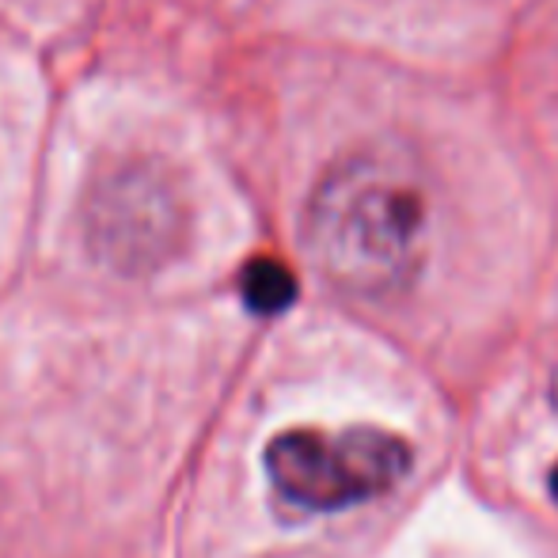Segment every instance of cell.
Instances as JSON below:
<instances>
[{
  "label": "cell",
  "instance_id": "4",
  "mask_svg": "<svg viewBox=\"0 0 558 558\" xmlns=\"http://www.w3.org/2000/svg\"><path fill=\"white\" fill-rule=\"evenodd\" d=\"M532 411H536V445L529 448L524 494L539 506V517L558 529V365L544 376Z\"/></svg>",
  "mask_w": 558,
  "mask_h": 558
},
{
  "label": "cell",
  "instance_id": "5",
  "mask_svg": "<svg viewBox=\"0 0 558 558\" xmlns=\"http://www.w3.org/2000/svg\"><path fill=\"white\" fill-rule=\"evenodd\" d=\"M247 301L255 304L258 312H278V308H286L289 301H293V278H289L281 266H274V263H258L255 270L247 274Z\"/></svg>",
  "mask_w": 558,
  "mask_h": 558
},
{
  "label": "cell",
  "instance_id": "3",
  "mask_svg": "<svg viewBox=\"0 0 558 558\" xmlns=\"http://www.w3.org/2000/svg\"><path fill=\"white\" fill-rule=\"evenodd\" d=\"M171 191L156 179L153 168H122L118 175L96 186V206H92V243L118 266L153 263L160 247L171 243Z\"/></svg>",
  "mask_w": 558,
  "mask_h": 558
},
{
  "label": "cell",
  "instance_id": "2",
  "mask_svg": "<svg viewBox=\"0 0 558 558\" xmlns=\"http://www.w3.org/2000/svg\"><path fill=\"white\" fill-rule=\"evenodd\" d=\"M308 258L357 301H399L429 258V206L422 179L391 148L350 153L319 179L304 214Z\"/></svg>",
  "mask_w": 558,
  "mask_h": 558
},
{
  "label": "cell",
  "instance_id": "1",
  "mask_svg": "<svg viewBox=\"0 0 558 558\" xmlns=\"http://www.w3.org/2000/svg\"><path fill=\"white\" fill-rule=\"evenodd\" d=\"M441 460L434 414H361L304 422L274 434L263 448V475L281 513L296 521H380L403 513Z\"/></svg>",
  "mask_w": 558,
  "mask_h": 558
}]
</instances>
